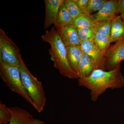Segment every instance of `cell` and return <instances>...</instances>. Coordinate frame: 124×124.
Returning <instances> with one entry per match:
<instances>
[{"instance_id": "6da1fadb", "label": "cell", "mask_w": 124, "mask_h": 124, "mask_svg": "<svg viewBox=\"0 0 124 124\" xmlns=\"http://www.w3.org/2000/svg\"><path fill=\"white\" fill-rule=\"evenodd\" d=\"M78 80L80 86L90 90L93 102L96 101L107 90L124 86V77L121 71L120 64L110 71L95 69L88 77Z\"/></svg>"}, {"instance_id": "7a4b0ae2", "label": "cell", "mask_w": 124, "mask_h": 124, "mask_svg": "<svg viewBox=\"0 0 124 124\" xmlns=\"http://www.w3.org/2000/svg\"><path fill=\"white\" fill-rule=\"evenodd\" d=\"M42 40L50 45L49 54L54 66L59 73L70 79H78V76L70 66L67 57L66 48L62 41L58 31L54 26L47 30L41 36Z\"/></svg>"}, {"instance_id": "3957f363", "label": "cell", "mask_w": 124, "mask_h": 124, "mask_svg": "<svg viewBox=\"0 0 124 124\" xmlns=\"http://www.w3.org/2000/svg\"><path fill=\"white\" fill-rule=\"evenodd\" d=\"M18 67L23 86L34 103L33 108L38 113H41L44 110L46 101L42 83L31 73L22 57Z\"/></svg>"}, {"instance_id": "277c9868", "label": "cell", "mask_w": 124, "mask_h": 124, "mask_svg": "<svg viewBox=\"0 0 124 124\" xmlns=\"http://www.w3.org/2000/svg\"><path fill=\"white\" fill-rule=\"evenodd\" d=\"M0 77L11 91L21 95L34 107V103L23 84L18 67L0 62Z\"/></svg>"}, {"instance_id": "5b68a950", "label": "cell", "mask_w": 124, "mask_h": 124, "mask_svg": "<svg viewBox=\"0 0 124 124\" xmlns=\"http://www.w3.org/2000/svg\"><path fill=\"white\" fill-rule=\"evenodd\" d=\"M21 57L17 45L0 29V62L18 67Z\"/></svg>"}, {"instance_id": "8992f818", "label": "cell", "mask_w": 124, "mask_h": 124, "mask_svg": "<svg viewBox=\"0 0 124 124\" xmlns=\"http://www.w3.org/2000/svg\"><path fill=\"white\" fill-rule=\"evenodd\" d=\"M106 71L115 69L124 60V38L110 46L104 54Z\"/></svg>"}, {"instance_id": "52a82bcc", "label": "cell", "mask_w": 124, "mask_h": 124, "mask_svg": "<svg viewBox=\"0 0 124 124\" xmlns=\"http://www.w3.org/2000/svg\"><path fill=\"white\" fill-rule=\"evenodd\" d=\"M80 46L82 51L91 58L94 70H106L104 54L96 46L93 40L81 41Z\"/></svg>"}, {"instance_id": "ba28073f", "label": "cell", "mask_w": 124, "mask_h": 124, "mask_svg": "<svg viewBox=\"0 0 124 124\" xmlns=\"http://www.w3.org/2000/svg\"><path fill=\"white\" fill-rule=\"evenodd\" d=\"M117 0H106L100 10L91 17L94 22L112 20L117 16Z\"/></svg>"}, {"instance_id": "9c48e42d", "label": "cell", "mask_w": 124, "mask_h": 124, "mask_svg": "<svg viewBox=\"0 0 124 124\" xmlns=\"http://www.w3.org/2000/svg\"><path fill=\"white\" fill-rule=\"evenodd\" d=\"M63 0H45V17L44 28L55 25L59 9L63 3Z\"/></svg>"}, {"instance_id": "30bf717a", "label": "cell", "mask_w": 124, "mask_h": 124, "mask_svg": "<svg viewBox=\"0 0 124 124\" xmlns=\"http://www.w3.org/2000/svg\"><path fill=\"white\" fill-rule=\"evenodd\" d=\"M62 41L66 47L80 46V41L77 28L72 24L57 30Z\"/></svg>"}, {"instance_id": "8fae6325", "label": "cell", "mask_w": 124, "mask_h": 124, "mask_svg": "<svg viewBox=\"0 0 124 124\" xmlns=\"http://www.w3.org/2000/svg\"><path fill=\"white\" fill-rule=\"evenodd\" d=\"M9 108L11 118L8 124H32L35 119L29 111L22 108L13 107Z\"/></svg>"}, {"instance_id": "7c38bea8", "label": "cell", "mask_w": 124, "mask_h": 124, "mask_svg": "<svg viewBox=\"0 0 124 124\" xmlns=\"http://www.w3.org/2000/svg\"><path fill=\"white\" fill-rule=\"evenodd\" d=\"M66 48L67 57L70 66L78 76L79 64L82 51L80 46H69Z\"/></svg>"}, {"instance_id": "4fadbf2b", "label": "cell", "mask_w": 124, "mask_h": 124, "mask_svg": "<svg viewBox=\"0 0 124 124\" xmlns=\"http://www.w3.org/2000/svg\"><path fill=\"white\" fill-rule=\"evenodd\" d=\"M110 38L111 43L124 38V21L120 15L117 16L112 22Z\"/></svg>"}, {"instance_id": "5bb4252c", "label": "cell", "mask_w": 124, "mask_h": 124, "mask_svg": "<svg viewBox=\"0 0 124 124\" xmlns=\"http://www.w3.org/2000/svg\"><path fill=\"white\" fill-rule=\"evenodd\" d=\"M94 70L91 58L86 54L82 52L78 68V79L88 77Z\"/></svg>"}, {"instance_id": "9a60e30c", "label": "cell", "mask_w": 124, "mask_h": 124, "mask_svg": "<svg viewBox=\"0 0 124 124\" xmlns=\"http://www.w3.org/2000/svg\"><path fill=\"white\" fill-rule=\"evenodd\" d=\"M73 20L63 3L59 9L56 23L54 26L57 30L73 24Z\"/></svg>"}, {"instance_id": "2e32d148", "label": "cell", "mask_w": 124, "mask_h": 124, "mask_svg": "<svg viewBox=\"0 0 124 124\" xmlns=\"http://www.w3.org/2000/svg\"><path fill=\"white\" fill-rule=\"evenodd\" d=\"M93 40L96 46L104 54L110 46V37L100 33L95 32L93 36Z\"/></svg>"}, {"instance_id": "e0dca14e", "label": "cell", "mask_w": 124, "mask_h": 124, "mask_svg": "<svg viewBox=\"0 0 124 124\" xmlns=\"http://www.w3.org/2000/svg\"><path fill=\"white\" fill-rule=\"evenodd\" d=\"M95 22L89 16L82 14L73 20V25L76 28H93Z\"/></svg>"}, {"instance_id": "ac0fdd59", "label": "cell", "mask_w": 124, "mask_h": 124, "mask_svg": "<svg viewBox=\"0 0 124 124\" xmlns=\"http://www.w3.org/2000/svg\"><path fill=\"white\" fill-rule=\"evenodd\" d=\"M63 4L73 20L83 14L82 9L73 0H63Z\"/></svg>"}, {"instance_id": "d6986e66", "label": "cell", "mask_w": 124, "mask_h": 124, "mask_svg": "<svg viewBox=\"0 0 124 124\" xmlns=\"http://www.w3.org/2000/svg\"><path fill=\"white\" fill-rule=\"evenodd\" d=\"M106 1V0H89L83 14L91 17L92 14L100 10Z\"/></svg>"}, {"instance_id": "ffe728a7", "label": "cell", "mask_w": 124, "mask_h": 124, "mask_svg": "<svg viewBox=\"0 0 124 124\" xmlns=\"http://www.w3.org/2000/svg\"><path fill=\"white\" fill-rule=\"evenodd\" d=\"M112 21L108 20L95 22L93 28L95 32L100 33L110 37Z\"/></svg>"}, {"instance_id": "44dd1931", "label": "cell", "mask_w": 124, "mask_h": 124, "mask_svg": "<svg viewBox=\"0 0 124 124\" xmlns=\"http://www.w3.org/2000/svg\"><path fill=\"white\" fill-rule=\"evenodd\" d=\"M11 114L9 107L0 102V124H8L10 121Z\"/></svg>"}, {"instance_id": "7402d4cb", "label": "cell", "mask_w": 124, "mask_h": 124, "mask_svg": "<svg viewBox=\"0 0 124 124\" xmlns=\"http://www.w3.org/2000/svg\"><path fill=\"white\" fill-rule=\"evenodd\" d=\"M77 30L80 42L93 40L95 33L93 28H77Z\"/></svg>"}, {"instance_id": "603a6c76", "label": "cell", "mask_w": 124, "mask_h": 124, "mask_svg": "<svg viewBox=\"0 0 124 124\" xmlns=\"http://www.w3.org/2000/svg\"><path fill=\"white\" fill-rule=\"evenodd\" d=\"M83 12L85 8L89 2V0H73Z\"/></svg>"}, {"instance_id": "cb8c5ba5", "label": "cell", "mask_w": 124, "mask_h": 124, "mask_svg": "<svg viewBox=\"0 0 124 124\" xmlns=\"http://www.w3.org/2000/svg\"><path fill=\"white\" fill-rule=\"evenodd\" d=\"M124 13V0H118L117 1V14L121 15Z\"/></svg>"}, {"instance_id": "d4e9b609", "label": "cell", "mask_w": 124, "mask_h": 124, "mask_svg": "<svg viewBox=\"0 0 124 124\" xmlns=\"http://www.w3.org/2000/svg\"><path fill=\"white\" fill-rule=\"evenodd\" d=\"M32 124H46L45 122L39 119H35Z\"/></svg>"}, {"instance_id": "484cf974", "label": "cell", "mask_w": 124, "mask_h": 124, "mask_svg": "<svg viewBox=\"0 0 124 124\" xmlns=\"http://www.w3.org/2000/svg\"><path fill=\"white\" fill-rule=\"evenodd\" d=\"M120 16L121 18H122V19H123V20L124 21V14L121 15Z\"/></svg>"}]
</instances>
